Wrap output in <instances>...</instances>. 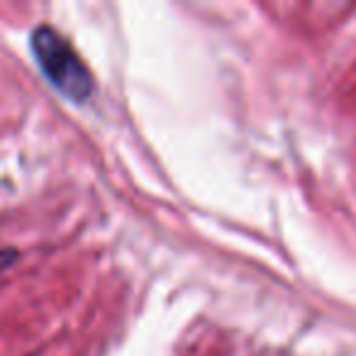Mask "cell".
Listing matches in <instances>:
<instances>
[{
    "label": "cell",
    "instance_id": "1",
    "mask_svg": "<svg viewBox=\"0 0 356 356\" xmlns=\"http://www.w3.org/2000/svg\"><path fill=\"white\" fill-rule=\"evenodd\" d=\"M32 51L37 56V64L44 71L49 83L66 95L69 100L83 103L93 93V79L88 66L81 61L74 47L51 27L42 25L32 32Z\"/></svg>",
    "mask_w": 356,
    "mask_h": 356
}]
</instances>
